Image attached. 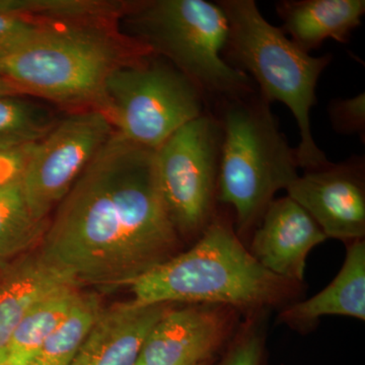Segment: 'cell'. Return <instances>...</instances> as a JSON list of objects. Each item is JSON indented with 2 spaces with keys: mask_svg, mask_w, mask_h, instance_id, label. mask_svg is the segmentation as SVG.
<instances>
[{
  "mask_svg": "<svg viewBox=\"0 0 365 365\" xmlns=\"http://www.w3.org/2000/svg\"><path fill=\"white\" fill-rule=\"evenodd\" d=\"M155 160L114 132L55 208L41 253L81 287H128L181 253Z\"/></svg>",
  "mask_w": 365,
  "mask_h": 365,
  "instance_id": "cell-1",
  "label": "cell"
},
{
  "mask_svg": "<svg viewBox=\"0 0 365 365\" xmlns=\"http://www.w3.org/2000/svg\"><path fill=\"white\" fill-rule=\"evenodd\" d=\"M138 304H218L261 314L292 304L302 283L263 267L216 215L195 244L128 285Z\"/></svg>",
  "mask_w": 365,
  "mask_h": 365,
  "instance_id": "cell-2",
  "label": "cell"
},
{
  "mask_svg": "<svg viewBox=\"0 0 365 365\" xmlns=\"http://www.w3.org/2000/svg\"><path fill=\"white\" fill-rule=\"evenodd\" d=\"M137 40L116 37L108 24H42L0 55V78L21 93L95 109L118 66L150 56Z\"/></svg>",
  "mask_w": 365,
  "mask_h": 365,
  "instance_id": "cell-3",
  "label": "cell"
},
{
  "mask_svg": "<svg viewBox=\"0 0 365 365\" xmlns=\"http://www.w3.org/2000/svg\"><path fill=\"white\" fill-rule=\"evenodd\" d=\"M228 21L225 61L253 76L259 95L272 104L283 103L299 126L300 143L295 148L299 168L325 169L329 162L314 141L311 110L317 104L316 88L332 55L312 56L302 51L280 28L271 25L254 0H218Z\"/></svg>",
  "mask_w": 365,
  "mask_h": 365,
  "instance_id": "cell-4",
  "label": "cell"
},
{
  "mask_svg": "<svg viewBox=\"0 0 365 365\" xmlns=\"http://www.w3.org/2000/svg\"><path fill=\"white\" fill-rule=\"evenodd\" d=\"M222 127L218 202L234 208L237 235L251 234L280 189L299 176L295 150L259 93L216 104Z\"/></svg>",
  "mask_w": 365,
  "mask_h": 365,
  "instance_id": "cell-5",
  "label": "cell"
},
{
  "mask_svg": "<svg viewBox=\"0 0 365 365\" xmlns=\"http://www.w3.org/2000/svg\"><path fill=\"white\" fill-rule=\"evenodd\" d=\"M136 40L169 60L215 104L257 93L248 74L223 58L228 21L217 2L153 0L134 2L126 14Z\"/></svg>",
  "mask_w": 365,
  "mask_h": 365,
  "instance_id": "cell-6",
  "label": "cell"
},
{
  "mask_svg": "<svg viewBox=\"0 0 365 365\" xmlns=\"http://www.w3.org/2000/svg\"><path fill=\"white\" fill-rule=\"evenodd\" d=\"M155 55L114 69L95 109L120 136L155 151L185 124L207 112L208 102L181 71Z\"/></svg>",
  "mask_w": 365,
  "mask_h": 365,
  "instance_id": "cell-7",
  "label": "cell"
},
{
  "mask_svg": "<svg viewBox=\"0 0 365 365\" xmlns=\"http://www.w3.org/2000/svg\"><path fill=\"white\" fill-rule=\"evenodd\" d=\"M222 136L220 120L207 111L155 151L158 188L182 240L198 239L216 216Z\"/></svg>",
  "mask_w": 365,
  "mask_h": 365,
  "instance_id": "cell-8",
  "label": "cell"
},
{
  "mask_svg": "<svg viewBox=\"0 0 365 365\" xmlns=\"http://www.w3.org/2000/svg\"><path fill=\"white\" fill-rule=\"evenodd\" d=\"M97 109L74 113L57 121L36 143L23 176L24 193L39 220H49L78 177L114 133Z\"/></svg>",
  "mask_w": 365,
  "mask_h": 365,
  "instance_id": "cell-9",
  "label": "cell"
},
{
  "mask_svg": "<svg viewBox=\"0 0 365 365\" xmlns=\"http://www.w3.org/2000/svg\"><path fill=\"white\" fill-rule=\"evenodd\" d=\"M237 314L218 304H177L153 327L136 365H212L234 337Z\"/></svg>",
  "mask_w": 365,
  "mask_h": 365,
  "instance_id": "cell-10",
  "label": "cell"
},
{
  "mask_svg": "<svg viewBox=\"0 0 365 365\" xmlns=\"http://www.w3.org/2000/svg\"><path fill=\"white\" fill-rule=\"evenodd\" d=\"M287 191L327 237L349 242L364 240V158H353L325 169L307 170Z\"/></svg>",
  "mask_w": 365,
  "mask_h": 365,
  "instance_id": "cell-11",
  "label": "cell"
},
{
  "mask_svg": "<svg viewBox=\"0 0 365 365\" xmlns=\"http://www.w3.org/2000/svg\"><path fill=\"white\" fill-rule=\"evenodd\" d=\"M327 239L312 216L287 196L269 204L249 251L271 273L302 283L309 252Z\"/></svg>",
  "mask_w": 365,
  "mask_h": 365,
  "instance_id": "cell-12",
  "label": "cell"
},
{
  "mask_svg": "<svg viewBox=\"0 0 365 365\" xmlns=\"http://www.w3.org/2000/svg\"><path fill=\"white\" fill-rule=\"evenodd\" d=\"M175 306L132 299L102 309L71 365H136L153 327Z\"/></svg>",
  "mask_w": 365,
  "mask_h": 365,
  "instance_id": "cell-13",
  "label": "cell"
},
{
  "mask_svg": "<svg viewBox=\"0 0 365 365\" xmlns=\"http://www.w3.org/2000/svg\"><path fill=\"white\" fill-rule=\"evenodd\" d=\"M69 283L76 282L46 259L39 248L14 259L0 271V364L9 359L14 331L29 309L52 290Z\"/></svg>",
  "mask_w": 365,
  "mask_h": 365,
  "instance_id": "cell-14",
  "label": "cell"
},
{
  "mask_svg": "<svg viewBox=\"0 0 365 365\" xmlns=\"http://www.w3.org/2000/svg\"><path fill=\"white\" fill-rule=\"evenodd\" d=\"M327 316L365 321L364 240L350 242L342 268L328 287L311 299L283 307L279 322L304 332Z\"/></svg>",
  "mask_w": 365,
  "mask_h": 365,
  "instance_id": "cell-15",
  "label": "cell"
},
{
  "mask_svg": "<svg viewBox=\"0 0 365 365\" xmlns=\"http://www.w3.org/2000/svg\"><path fill=\"white\" fill-rule=\"evenodd\" d=\"M275 6L281 31L307 53L329 39L347 43L365 14L364 0H281Z\"/></svg>",
  "mask_w": 365,
  "mask_h": 365,
  "instance_id": "cell-16",
  "label": "cell"
},
{
  "mask_svg": "<svg viewBox=\"0 0 365 365\" xmlns=\"http://www.w3.org/2000/svg\"><path fill=\"white\" fill-rule=\"evenodd\" d=\"M81 294L78 284L69 283L38 300L14 331L7 360L32 364L45 341L66 319Z\"/></svg>",
  "mask_w": 365,
  "mask_h": 365,
  "instance_id": "cell-17",
  "label": "cell"
},
{
  "mask_svg": "<svg viewBox=\"0 0 365 365\" xmlns=\"http://www.w3.org/2000/svg\"><path fill=\"white\" fill-rule=\"evenodd\" d=\"M49 220L36 217L21 179L0 187V260L11 261L37 249Z\"/></svg>",
  "mask_w": 365,
  "mask_h": 365,
  "instance_id": "cell-18",
  "label": "cell"
},
{
  "mask_svg": "<svg viewBox=\"0 0 365 365\" xmlns=\"http://www.w3.org/2000/svg\"><path fill=\"white\" fill-rule=\"evenodd\" d=\"M133 4L107 0H0V11L40 23L108 24L128 13Z\"/></svg>",
  "mask_w": 365,
  "mask_h": 365,
  "instance_id": "cell-19",
  "label": "cell"
},
{
  "mask_svg": "<svg viewBox=\"0 0 365 365\" xmlns=\"http://www.w3.org/2000/svg\"><path fill=\"white\" fill-rule=\"evenodd\" d=\"M102 309L97 294L83 292L66 319L45 341L31 365H71Z\"/></svg>",
  "mask_w": 365,
  "mask_h": 365,
  "instance_id": "cell-20",
  "label": "cell"
},
{
  "mask_svg": "<svg viewBox=\"0 0 365 365\" xmlns=\"http://www.w3.org/2000/svg\"><path fill=\"white\" fill-rule=\"evenodd\" d=\"M19 96H0V143H37L57 123L44 106Z\"/></svg>",
  "mask_w": 365,
  "mask_h": 365,
  "instance_id": "cell-21",
  "label": "cell"
},
{
  "mask_svg": "<svg viewBox=\"0 0 365 365\" xmlns=\"http://www.w3.org/2000/svg\"><path fill=\"white\" fill-rule=\"evenodd\" d=\"M257 314L240 326L216 365H265V336Z\"/></svg>",
  "mask_w": 365,
  "mask_h": 365,
  "instance_id": "cell-22",
  "label": "cell"
},
{
  "mask_svg": "<svg viewBox=\"0 0 365 365\" xmlns=\"http://www.w3.org/2000/svg\"><path fill=\"white\" fill-rule=\"evenodd\" d=\"M329 119L334 130L344 135H359L365 133V95L356 97L336 98L328 107Z\"/></svg>",
  "mask_w": 365,
  "mask_h": 365,
  "instance_id": "cell-23",
  "label": "cell"
},
{
  "mask_svg": "<svg viewBox=\"0 0 365 365\" xmlns=\"http://www.w3.org/2000/svg\"><path fill=\"white\" fill-rule=\"evenodd\" d=\"M36 143H0V187L23 176Z\"/></svg>",
  "mask_w": 365,
  "mask_h": 365,
  "instance_id": "cell-24",
  "label": "cell"
},
{
  "mask_svg": "<svg viewBox=\"0 0 365 365\" xmlns=\"http://www.w3.org/2000/svg\"><path fill=\"white\" fill-rule=\"evenodd\" d=\"M44 23L0 11V55L13 48Z\"/></svg>",
  "mask_w": 365,
  "mask_h": 365,
  "instance_id": "cell-25",
  "label": "cell"
},
{
  "mask_svg": "<svg viewBox=\"0 0 365 365\" xmlns=\"http://www.w3.org/2000/svg\"><path fill=\"white\" fill-rule=\"evenodd\" d=\"M23 95L21 91L11 81L0 78V96Z\"/></svg>",
  "mask_w": 365,
  "mask_h": 365,
  "instance_id": "cell-26",
  "label": "cell"
},
{
  "mask_svg": "<svg viewBox=\"0 0 365 365\" xmlns=\"http://www.w3.org/2000/svg\"><path fill=\"white\" fill-rule=\"evenodd\" d=\"M0 365H31V364H18V362L9 361V360H6V361L1 362Z\"/></svg>",
  "mask_w": 365,
  "mask_h": 365,
  "instance_id": "cell-27",
  "label": "cell"
}]
</instances>
